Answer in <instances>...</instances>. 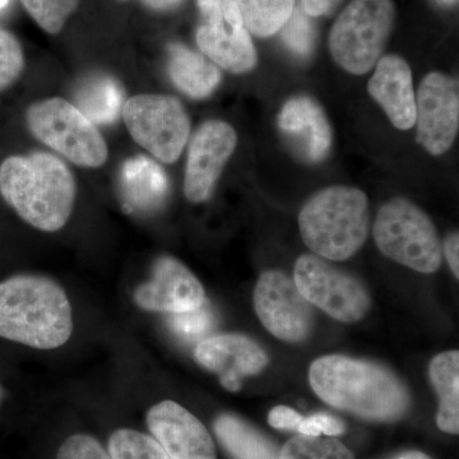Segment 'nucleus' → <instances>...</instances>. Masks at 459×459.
<instances>
[{
	"label": "nucleus",
	"mask_w": 459,
	"mask_h": 459,
	"mask_svg": "<svg viewBox=\"0 0 459 459\" xmlns=\"http://www.w3.org/2000/svg\"><path fill=\"white\" fill-rule=\"evenodd\" d=\"M141 2L152 11L166 12L177 8L183 0H141Z\"/></svg>",
	"instance_id": "e433bc0d"
},
{
	"label": "nucleus",
	"mask_w": 459,
	"mask_h": 459,
	"mask_svg": "<svg viewBox=\"0 0 459 459\" xmlns=\"http://www.w3.org/2000/svg\"><path fill=\"white\" fill-rule=\"evenodd\" d=\"M146 422L151 437L170 459H217L212 437L192 412L175 401L151 407Z\"/></svg>",
	"instance_id": "4468645a"
},
{
	"label": "nucleus",
	"mask_w": 459,
	"mask_h": 459,
	"mask_svg": "<svg viewBox=\"0 0 459 459\" xmlns=\"http://www.w3.org/2000/svg\"><path fill=\"white\" fill-rule=\"evenodd\" d=\"M168 74L178 90L195 100L208 98L221 82L219 66L181 44L169 45Z\"/></svg>",
	"instance_id": "6ab92c4d"
},
{
	"label": "nucleus",
	"mask_w": 459,
	"mask_h": 459,
	"mask_svg": "<svg viewBox=\"0 0 459 459\" xmlns=\"http://www.w3.org/2000/svg\"><path fill=\"white\" fill-rule=\"evenodd\" d=\"M303 419L300 413L290 409V407L277 406L271 411L268 422H270L272 428L279 429V430L298 431Z\"/></svg>",
	"instance_id": "72a5a7b5"
},
{
	"label": "nucleus",
	"mask_w": 459,
	"mask_h": 459,
	"mask_svg": "<svg viewBox=\"0 0 459 459\" xmlns=\"http://www.w3.org/2000/svg\"><path fill=\"white\" fill-rule=\"evenodd\" d=\"M25 71V54L13 33L0 27V92L16 82Z\"/></svg>",
	"instance_id": "c85d7f7f"
},
{
	"label": "nucleus",
	"mask_w": 459,
	"mask_h": 459,
	"mask_svg": "<svg viewBox=\"0 0 459 459\" xmlns=\"http://www.w3.org/2000/svg\"><path fill=\"white\" fill-rule=\"evenodd\" d=\"M56 459H113L108 449L89 434H74L66 437Z\"/></svg>",
	"instance_id": "7c9ffc66"
},
{
	"label": "nucleus",
	"mask_w": 459,
	"mask_h": 459,
	"mask_svg": "<svg viewBox=\"0 0 459 459\" xmlns=\"http://www.w3.org/2000/svg\"><path fill=\"white\" fill-rule=\"evenodd\" d=\"M255 307L263 325L280 340L300 342L312 331V304L283 272L268 271L259 277Z\"/></svg>",
	"instance_id": "9d476101"
},
{
	"label": "nucleus",
	"mask_w": 459,
	"mask_h": 459,
	"mask_svg": "<svg viewBox=\"0 0 459 459\" xmlns=\"http://www.w3.org/2000/svg\"><path fill=\"white\" fill-rule=\"evenodd\" d=\"M122 2H126V0H122Z\"/></svg>",
	"instance_id": "79ce46f5"
},
{
	"label": "nucleus",
	"mask_w": 459,
	"mask_h": 459,
	"mask_svg": "<svg viewBox=\"0 0 459 459\" xmlns=\"http://www.w3.org/2000/svg\"><path fill=\"white\" fill-rule=\"evenodd\" d=\"M279 126L291 150L307 164H318L331 152V124L316 100L290 99L281 110Z\"/></svg>",
	"instance_id": "dca6fc26"
},
{
	"label": "nucleus",
	"mask_w": 459,
	"mask_h": 459,
	"mask_svg": "<svg viewBox=\"0 0 459 459\" xmlns=\"http://www.w3.org/2000/svg\"><path fill=\"white\" fill-rule=\"evenodd\" d=\"M343 0H301V9L309 17H327L333 14Z\"/></svg>",
	"instance_id": "f704fd0d"
},
{
	"label": "nucleus",
	"mask_w": 459,
	"mask_h": 459,
	"mask_svg": "<svg viewBox=\"0 0 459 459\" xmlns=\"http://www.w3.org/2000/svg\"><path fill=\"white\" fill-rule=\"evenodd\" d=\"M74 333V310L59 283L18 274L0 282V337L36 350H54Z\"/></svg>",
	"instance_id": "7ed1b4c3"
},
{
	"label": "nucleus",
	"mask_w": 459,
	"mask_h": 459,
	"mask_svg": "<svg viewBox=\"0 0 459 459\" xmlns=\"http://www.w3.org/2000/svg\"><path fill=\"white\" fill-rule=\"evenodd\" d=\"M238 135L230 124L210 120L193 135L184 175V193L193 204L207 201L234 153Z\"/></svg>",
	"instance_id": "f8f14e48"
},
{
	"label": "nucleus",
	"mask_w": 459,
	"mask_h": 459,
	"mask_svg": "<svg viewBox=\"0 0 459 459\" xmlns=\"http://www.w3.org/2000/svg\"><path fill=\"white\" fill-rule=\"evenodd\" d=\"M244 26L258 38H271L291 17L296 0H237Z\"/></svg>",
	"instance_id": "b1692460"
},
{
	"label": "nucleus",
	"mask_w": 459,
	"mask_h": 459,
	"mask_svg": "<svg viewBox=\"0 0 459 459\" xmlns=\"http://www.w3.org/2000/svg\"><path fill=\"white\" fill-rule=\"evenodd\" d=\"M3 400H4V389H3L2 385H0V406H2Z\"/></svg>",
	"instance_id": "58836bf2"
},
{
	"label": "nucleus",
	"mask_w": 459,
	"mask_h": 459,
	"mask_svg": "<svg viewBox=\"0 0 459 459\" xmlns=\"http://www.w3.org/2000/svg\"><path fill=\"white\" fill-rule=\"evenodd\" d=\"M298 431L307 437H319L320 434L336 437L344 433V425L342 421L327 413H316L309 418H304Z\"/></svg>",
	"instance_id": "473e14b6"
},
{
	"label": "nucleus",
	"mask_w": 459,
	"mask_h": 459,
	"mask_svg": "<svg viewBox=\"0 0 459 459\" xmlns=\"http://www.w3.org/2000/svg\"><path fill=\"white\" fill-rule=\"evenodd\" d=\"M174 316L175 329L184 337L198 338L212 325V316L204 305L195 312L175 314Z\"/></svg>",
	"instance_id": "2f4dec72"
},
{
	"label": "nucleus",
	"mask_w": 459,
	"mask_h": 459,
	"mask_svg": "<svg viewBox=\"0 0 459 459\" xmlns=\"http://www.w3.org/2000/svg\"><path fill=\"white\" fill-rule=\"evenodd\" d=\"M280 459H355L350 449L334 439L298 435L283 446Z\"/></svg>",
	"instance_id": "a878e982"
},
{
	"label": "nucleus",
	"mask_w": 459,
	"mask_h": 459,
	"mask_svg": "<svg viewBox=\"0 0 459 459\" xmlns=\"http://www.w3.org/2000/svg\"><path fill=\"white\" fill-rule=\"evenodd\" d=\"M134 301L146 312L183 314L205 304V291L197 277L177 258L162 255L153 264L151 279L137 287Z\"/></svg>",
	"instance_id": "ddd939ff"
},
{
	"label": "nucleus",
	"mask_w": 459,
	"mask_h": 459,
	"mask_svg": "<svg viewBox=\"0 0 459 459\" xmlns=\"http://www.w3.org/2000/svg\"><path fill=\"white\" fill-rule=\"evenodd\" d=\"M123 119L135 143L159 161L172 164L188 142L190 120L179 100L159 93H142L126 100Z\"/></svg>",
	"instance_id": "6e6552de"
},
{
	"label": "nucleus",
	"mask_w": 459,
	"mask_h": 459,
	"mask_svg": "<svg viewBox=\"0 0 459 459\" xmlns=\"http://www.w3.org/2000/svg\"><path fill=\"white\" fill-rule=\"evenodd\" d=\"M75 105L95 126H110L117 122L124 107L122 86L108 74H93L78 83Z\"/></svg>",
	"instance_id": "aec40b11"
},
{
	"label": "nucleus",
	"mask_w": 459,
	"mask_h": 459,
	"mask_svg": "<svg viewBox=\"0 0 459 459\" xmlns=\"http://www.w3.org/2000/svg\"><path fill=\"white\" fill-rule=\"evenodd\" d=\"M108 451L113 459H170L151 435L133 429H117L108 439Z\"/></svg>",
	"instance_id": "393cba45"
},
{
	"label": "nucleus",
	"mask_w": 459,
	"mask_h": 459,
	"mask_svg": "<svg viewBox=\"0 0 459 459\" xmlns=\"http://www.w3.org/2000/svg\"><path fill=\"white\" fill-rule=\"evenodd\" d=\"M310 18L301 7H295L291 17L280 30L283 44L296 56H307L313 51L316 30Z\"/></svg>",
	"instance_id": "cd10ccee"
},
{
	"label": "nucleus",
	"mask_w": 459,
	"mask_h": 459,
	"mask_svg": "<svg viewBox=\"0 0 459 459\" xmlns=\"http://www.w3.org/2000/svg\"><path fill=\"white\" fill-rule=\"evenodd\" d=\"M197 45L212 63L231 74H246L255 68L258 56L246 27L231 29L202 23L197 30Z\"/></svg>",
	"instance_id": "a211bd4d"
},
{
	"label": "nucleus",
	"mask_w": 459,
	"mask_h": 459,
	"mask_svg": "<svg viewBox=\"0 0 459 459\" xmlns=\"http://www.w3.org/2000/svg\"><path fill=\"white\" fill-rule=\"evenodd\" d=\"M430 379L439 395L437 424L444 433H459V352L435 356L430 364Z\"/></svg>",
	"instance_id": "5701e85b"
},
{
	"label": "nucleus",
	"mask_w": 459,
	"mask_h": 459,
	"mask_svg": "<svg viewBox=\"0 0 459 459\" xmlns=\"http://www.w3.org/2000/svg\"><path fill=\"white\" fill-rule=\"evenodd\" d=\"M397 459H431L429 455H425V453L413 451L403 453V455H400Z\"/></svg>",
	"instance_id": "4c0bfd02"
},
{
	"label": "nucleus",
	"mask_w": 459,
	"mask_h": 459,
	"mask_svg": "<svg viewBox=\"0 0 459 459\" xmlns=\"http://www.w3.org/2000/svg\"><path fill=\"white\" fill-rule=\"evenodd\" d=\"M0 195L32 228L56 232L71 219L77 186L63 160L35 152L2 162Z\"/></svg>",
	"instance_id": "f03ea898"
},
{
	"label": "nucleus",
	"mask_w": 459,
	"mask_h": 459,
	"mask_svg": "<svg viewBox=\"0 0 459 459\" xmlns=\"http://www.w3.org/2000/svg\"><path fill=\"white\" fill-rule=\"evenodd\" d=\"M446 2H453V0H446Z\"/></svg>",
	"instance_id": "a19ab883"
},
{
	"label": "nucleus",
	"mask_w": 459,
	"mask_h": 459,
	"mask_svg": "<svg viewBox=\"0 0 459 459\" xmlns=\"http://www.w3.org/2000/svg\"><path fill=\"white\" fill-rule=\"evenodd\" d=\"M36 23L44 31L56 35L68 18L77 11L80 0H21Z\"/></svg>",
	"instance_id": "bb28decb"
},
{
	"label": "nucleus",
	"mask_w": 459,
	"mask_h": 459,
	"mask_svg": "<svg viewBox=\"0 0 459 459\" xmlns=\"http://www.w3.org/2000/svg\"><path fill=\"white\" fill-rule=\"evenodd\" d=\"M26 123L36 140L81 168L98 169L108 161L107 142L72 102L51 98L26 111Z\"/></svg>",
	"instance_id": "423d86ee"
},
{
	"label": "nucleus",
	"mask_w": 459,
	"mask_h": 459,
	"mask_svg": "<svg viewBox=\"0 0 459 459\" xmlns=\"http://www.w3.org/2000/svg\"><path fill=\"white\" fill-rule=\"evenodd\" d=\"M369 93L395 128L407 131L415 126L416 96L412 72L406 60L397 56L382 57L371 77Z\"/></svg>",
	"instance_id": "f3484780"
},
{
	"label": "nucleus",
	"mask_w": 459,
	"mask_h": 459,
	"mask_svg": "<svg viewBox=\"0 0 459 459\" xmlns=\"http://www.w3.org/2000/svg\"><path fill=\"white\" fill-rule=\"evenodd\" d=\"M301 238L320 258L344 261L369 232V202L360 189L331 186L314 195L299 214Z\"/></svg>",
	"instance_id": "20e7f679"
},
{
	"label": "nucleus",
	"mask_w": 459,
	"mask_h": 459,
	"mask_svg": "<svg viewBox=\"0 0 459 459\" xmlns=\"http://www.w3.org/2000/svg\"><path fill=\"white\" fill-rule=\"evenodd\" d=\"M392 0H352L329 33V51L349 74H368L377 65L394 32Z\"/></svg>",
	"instance_id": "39448f33"
},
{
	"label": "nucleus",
	"mask_w": 459,
	"mask_h": 459,
	"mask_svg": "<svg viewBox=\"0 0 459 459\" xmlns=\"http://www.w3.org/2000/svg\"><path fill=\"white\" fill-rule=\"evenodd\" d=\"M294 281L310 304L340 322H358L369 310V294L360 281L318 255H301L298 259Z\"/></svg>",
	"instance_id": "1a4fd4ad"
},
{
	"label": "nucleus",
	"mask_w": 459,
	"mask_h": 459,
	"mask_svg": "<svg viewBox=\"0 0 459 459\" xmlns=\"http://www.w3.org/2000/svg\"><path fill=\"white\" fill-rule=\"evenodd\" d=\"M312 388L329 406L374 421H394L410 406V394L394 371L376 362L331 355L313 362Z\"/></svg>",
	"instance_id": "f257e3e1"
},
{
	"label": "nucleus",
	"mask_w": 459,
	"mask_h": 459,
	"mask_svg": "<svg viewBox=\"0 0 459 459\" xmlns=\"http://www.w3.org/2000/svg\"><path fill=\"white\" fill-rule=\"evenodd\" d=\"M418 142L429 153L443 155L459 129L458 81L433 72L422 80L416 98Z\"/></svg>",
	"instance_id": "9b49d317"
},
{
	"label": "nucleus",
	"mask_w": 459,
	"mask_h": 459,
	"mask_svg": "<svg viewBox=\"0 0 459 459\" xmlns=\"http://www.w3.org/2000/svg\"><path fill=\"white\" fill-rule=\"evenodd\" d=\"M374 238L386 258L411 270L433 273L442 264L443 246L433 222L406 199L395 198L380 208Z\"/></svg>",
	"instance_id": "0eeeda50"
},
{
	"label": "nucleus",
	"mask_w": 459,
	"mask_h": 459,
	"mask_svg": "<svg viewBox=\"0 0 459 459\" xmlns=\"http://www.w3.org/2000/svg\"><path fill=\"white\" fill-rule=\"evenodd\" d=\"M120 183L126 202L133 207H155L168 195L169 180L164 169L146 156H134L124 161Z\"/></svg>",
	"instance_id": "412c9836"
},
{
	"label": "nucleus",
	"mask_w": 459,
	"mask_h": 459,
	"mask_svg": "<svg viewBox=\"0 0 459 459\" xmlns=\"http://www.w3.org/2000/svg\"><path fill=\"white\" fill-rule=\"evenodd\" d=\"M202 20L207 25H223L231 29L244 26L237 0H197Z\"/></svg>",
	"instance_id": "c756f323"
},
{
	"label": "nucleus",
	"mask_w": 459,
	"mask_h": 459,
	"mask_svg": "<svg viewBox=\"0 0 459 459\" xmlns=\"http://www.w3.org/2000/svg\"><path fill=\"white\" fill-rule=\"evenodd\" d=\"M8 0H0V9L3 7H5V4H7Z\"/></svg>",
	"instance_id": "ea45409f"
},
{
	"label": "nucleus",
	"mask_w": 459,
	"mask_h": 459,
	"mask_svg": "<svg viewBox=\"0 0 459 459\" xmlns=\"http://www.w3.org/2000/svg\"><path fill=\"white\" fill-rule=\"evenodd\" d=\"M213 428L232 459H280L276 444L237 416L223 413Z\"/></svg>",
	"instance_id": "4be33fe9"
},
{
	"label": "nucleus",
	"mask_w": 459,
	"mask_h": 459,
	"mask_svg": "<svg viewBox=\"0 0 459 459\" xmlns=\"http://www.w3.org/2000/svg\"><path fill=\"white\" fill-rule=\"evenodd\" d=\"M444 255H446V261L451 265L455 276L459 277V237L457 232L449 235L446 238V243L443 247Z\"/></svg>",
	"instance_id": "c9c22d12"
},
{
	"label": "nucleus",
	"mask_w": 459,
	"mask_h": 459,
	"mask_svg": "<svg viewBox=\"0 0 459 459\" xmlns=\"http://www.w3.org/2000/svg\"><path fill=\"white\" fill-rule=\"evenodd\" d=\"M195 356L205 369L219 374L230 392H238L244 377L258 374L268 362L267 353L255 341L237 333L204 338L195 346Z\"/></svg>",
	"instance_id": "2eb2a0df"
}]
</instances>
